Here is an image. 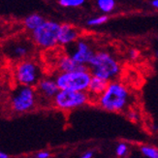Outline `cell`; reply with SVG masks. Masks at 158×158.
Instances as JSON below:
<instances>
[{
	"label": "cell",
	"mask_w": 158,
	"mask_h": 158,
	"mask_svg": "<svg viewBox=\"0 0 158 158\" xmlns=\"http://www.w3.org/2000/svg\"><path fill=\"white\" fill-rule=\"evenodd\" d=\"M132 95L129 88L118 81L109 82L107 88L94 103L100 109L109 113H123L129 110Z\"/></svg>",
	"instance_id": "cell-1"
},
{
	"label": "cell",
	"mask_w": 158,
	"mask_h": 158,
	"mask_svg": "<svg viewBox=\"0 0 158 158\" xmlns=\"http://www.w3.org/2000/svg\"><path fill=\"white\" fill-rule=\"evenodd\" d=\"M87 68L92 77L99 78L108 82L116 81L121 72L119 61L106 51L96 52Z\"/></svg>",
	"instance_id": "cell-2"
},
{
	"label": "cell",
	"mask_w": 158,
	"mask_h": 158,
	"mask_svg": "<svg viewBox=\"0 0 158 158\" xmlns=\"http://www.w3.org/2000/svg\"><path fill=\"white\" fill-rule=\"evenodd\" d=\"M92 75L87 67L72 72H59L56 81L59 90L87 91Z\"/></svg>",
	"instance_id": "cell-3"
},
{
	"label": "cell",
	"mask_w": 158,
	"mask_h": 158,
	"mask_svg": "<svg viewBox=\"0 0 158 158\" xmlns=\"http://www.w3.org/2000/svg\"><path fill=\"white\" fill-rule=\"evenodd\" d=\"M91 100L86 91L59 90L52 100V105L59 111L71 112L86 106Z\"/></svg>",
	"instance_id": "cell-4"
},
{
	"label": "cell",
	"mask_w": 158,
	"mask_h": 158,
	"mask_svg": "<svg viewBox=\"0 0 158 158\" xmlns=\"http://www.w3.org/2000/svg\"><path fill=\"white\" fill-rule=\"evenodd\" d=\"M60 25L56 22L46 20L42 25L32 32L33 42L41 49H52L58 45Z\"/></svg>",
	"instance_id": "cell-5"
},
{
	"label": "cell",
	"mask_w": 158,
	"mask_h": 158,
	"mask_svg": "<svg viewBox=\"0 0 158 158\" xmlns=\"http://www.w3.org/2000/svg\"><path fill=\"white\" fill-rule=\"evenodd\" d=\"M37 104V93L32 86H22L14 93L11 99L12 109L16 113L31 111Z\"/></svg>",
	"instance_id": "cell-6"
},
{
	"label": "cell",
	"mask_w": 158,
	"mask_h": 158,
	"mask_svg": "<svg viewBox=\"0 0 158 158\" xmlns=\"http://www.w3.org/2000/svg\"><path fill=\"white\" fill-rule=\"evenodd\" d=\"M40 68L32 60H23L17 67L16 79L22 86H33L40 81Z\"/></svg>",
	"instance_id": "cell-7"
},
{
	"label": "cell",
	"mask_w": 158,
	"mask_h": 158,
	"mask_svg": "<svg viewBox=\"0 0 158 158\" xmlns=\"http://www.w3.org/2000/svg\"><path fill=\"white\" fill-rule=\"evenodd\" d=\"M96 52L93 51L91 45L84 39H79L74 44L72 50L69 52V56L81 66L87 67L93 58Z\"/></svg>",
	"instance_id": "cell-8"
},
{
	"label": "cell",
	"mask_w": 158,
	"mask_h": 158,
	"mask_svg": "<svg viewBox=\"0 0 158 158\" xmlns=\"http://www.w3.org/2000/svg\"><path fill=\"white\" fill-rule=\"evenodd\" d=\"M81 32L76 26L69 23H63L60 25L59 35H58V45L70 46L77 42L80 39Z\"/></svg>",
	"instance_id": "cell-9"
},
{
	"label": "cell",
	"mask_w": 158,
	"mask_h": 158,
	"mask_svg": "<svg viewBox=\"0 0 158 158\" xmlns=\"http://www.w3.org/2000/svg\"><path fill=\"white\" fill-rule=\"evenodd\" d=\"M37 90L41 97L46 100H53L56 95L59 91V88L56 81V79L52 78H45L41 79L37 84Z\"/></svg>",
	"instance_id": "cell-10"
},
{
	"label": "cell",
	"mask_w": 158,
	"mask_h": 158,
	"mask_svg": "<svg viewBox=\"0 0 158 158\" xmlns=\"http://www.w3.org/2000/svg\"><path fill=\"white\" fill-rule=\"evenodd\" d=\"M108 85H109L108 81H106L104 80H101L99 78L92 77L86 92L88 93L89 96H90L91 100L94 101L96 98H98L99 96L105 91V89L107 88Z\"/></svg>",
	"instance_id": "cell-11"
},
{
	"label": "cell",
	"mask_w": 158,
	"mask_h": 158,
	"mask_svg": "<svg viewBox=\"0 0 158 158\" xmlns=\"http://www.w3.org/2000/svg\"><path fill=\"white\" fill-rule=\"evenodd\" d=\"M57 67L60 72H72L81 69V68H85V66H81L78 64L69 54H65V56L59 57L57 61Z\"/></svg>",
	"instance_id": "cell-12"
},
{
	"label": "cell",
	"mask_w": 158,
	"mask_h": 158,
	"mask_svg": "<svg viewBox=\"0 0 158 158\" xmlns=\"http://www.w3.org/2000/svg\"><path fill=\"white\" fill-rule=\"evenodd\" d=\"M46 22L45 19L38 14H32V15L26 17L24 19V26L27 30L34 31L36 30L38 27H40L44 23Z\"/></svg>",
	"instance_id": "cell-13"
},
{
	"label": "cell",
	"mask_w": 158,
	"mask_h": 158,
	"mask_svg": "<svg viewBox=\"0 0 158 158\" xmlns=\"http://www.w3.org/2000/svg\"><path fill=\"white\" fill-rule=\"evenodd\" d=\"M96 4H97L98 9L104 14L112 13L115 8L114 0H97Z\"/></svg>",
	"instance_id": "cell-14"
},
{
	"label": "cell",
	"mask_w": 158,
	"mask_h": 158,
	"mask_svg": "<svg viewBox=\"0 0 158 158\" xmlns=\"http://www.w3.org/2000/svg\"><path fill=\"white\" fill-rule=\"evenodd\" d=\"M140 152L147 158H158V148L153 146L143 145L140 147Z\"/></svg>",
	"instance_id": "cell-15"
},
{
	"label": "cell",
	"mask_w": 158,
	"mask_h": 158,
	"mask_svg": "<svg viewBox=\"0 0 158 158\" xmlns=\"http://www.w3.org/2000/svg\"><path fill=\"white\" fill-rule=\"evenodd\" d=\"M109 20V17L107 15H102V16H97V17H93L91 19H87L86 24L88 26L95 27V26H100L105 24Z\"/></svg>",
	"instance_id": "cell-16"
},
{
	"label": "cell",
	"mask_w": 158,
	"mask_h": 158,
	"mask_svg": "<svg viewBox=\"0 0 158 158\" xmlns=\"http://www.w3.org/2000/svg\"><path fill=\"white\" fill-rule=\"evenodd\" d=\"M85 0H58V4L65 8H77L85 4Z\"/></svg>",
	"instance_id": "cell-17"
},
{
	"label": "cell",
	"mask_w": 158,
	"mask_h": 158,
	"mask_svg": "<svg viewBox=\"0 0 158 158\" xmlns=\"http://www.w3.org/2000/svg\"><path fill=\"white\" fill-rule=\"evenodd\" d=\"M28 53V48L24 45H17L13 49V54L14 56H16L18 58H23L27 56Z\"/></svg>",
	"instance_id": "cell-18"
},
{
	"label": "cell",
	"mask_w": 158,
	"mask_h": 158,
	"mask_svg": "<svg viewBox=\"0 0 158 158\" xmlns=\"http://www.w3.org/2000/svg\"><path fill=\"white\" fill-rule=\"evenodd\" d=\"M115 154L118 157H124L128 154L129 152V147L126 143L124 142H120L118 143L115 147Z\"/></svg>",
	"instance_id": "cell-19"
},
{
	"label": "cell",
	"mask_w": 158,
	"mask_h": 158,
	"mask_svg": "<svg viewBox=\"0 0 158 158\" xmlns=\"http://www.w3.org/2000/svg\"><path fill=\"white\" fill-rule=\"evenodd\" d=\"M127 116L130 120H133V121L138 120V118H139L138 113H137L136 111H132V110H128L127 111Z\"/></svg>",
	"instance_id": "cell-20"
},
{
	"label": "cell",
	"mask_w": 158,
	"mask_h": 158,
	"mask_svg": "<svg viewBox=\"0 0 158 158\" xmlns=\"http://www.w3.org/2000/svg\"><path fill=\"white\" fill-rule=\"evenodd\" d=\"M51 157V153L47 150H42V152H39L36 153L35 158H50Z\"/></svg>",
	"instance_id": "cell-21"
},
{
	"label": "cell",
	"mask_w": 158,
	"mask_h": 158,
	"mask_svg": "<svg viewBox=\"0 0 158 158\" xmlns=\"http://www.w3.org/2000/svg\"><path fill=\"white\" fill-rule=\"evenodd\" d=\"M129 57L130 59H132V60H135L139 57V52L135 50V49H132V50H130L129 51Z\"/></svg>",
	"instance_id": "cell-22"
},
{
	"label": "cell",
	"mask_w": 158,
	"mask_h": 158,
	"mask_svg": "<svg viewBox=\"0 0 158 158\" xmlns=\"http://www.w3.org/2000/svg\"><path fill=\"white\" fill-rule=\"evenodd\" d=\"M93 155H94V152L92 150H87V152L82 153L80 158H93Z\"/></svg>",
	"instance_id": "cell-23"
},
{
	"label": "cell",
	"mask_w": 158,
	"mask_h": 158,
	"mask_svg": "<svg viewBox=\"0 0 158 158\" xmlns=\"http://www.w3.org/2000/svg\"><path fill=\"white\" fill-rule=\"evenodd\" d=\"M150 4H152V6L153 7L154 9H157L158 10V0H152Z\"/></svg>",
	"instance_id": "cell-24"
},
{
	"label": "cell",
	"mask_w": 158,
	"mask_h": 158,
	"mask_svg": "<svg viewBox=\"0 0 158 158\" xmlns=\"http://www.w3.org/2000/svg\"><path fill=\"white\" fill-rule=\"evenodd\" d=\"M152 129L154 130L155 132H157V133H158V121H157V122H155V123H153Z\"/></svg>",
	"instance_id": "cell-25"
},
{
	"label": "cell",
	"mask_w": 158,
	"mask_h": 158,
	"mask_svg": "<svg viewBox=\"0 0 158 158\" xmlns=\"http://www.w3.org/2000/svg\"><path fill=\"white\" fill-rule=\"evenodd\" d=\"M0 158H9V156H8V154H6L0 150Z\"/></svg>",
	"instance_id": "cell-26"
},
{
	"label": "cell",
	"mask_w": 158,
	"mask_h": 158,
	"mask_svg": "<svg viewBox=\"0 0 158 158\" xmlns=\"http://www.w3.org/2000/svg\"><path fill=\"white\" fill-rule=\"evenodd\" d=\"M157 40H158V36H157ZM156 57L158 58V50L156 51Z\"/></svg>",
	"instance_id": "cell-27"
}]
</instances>
